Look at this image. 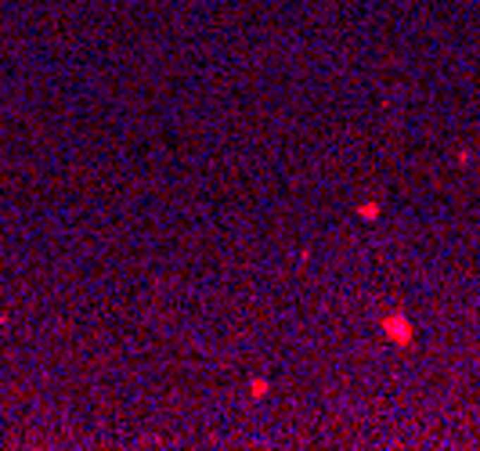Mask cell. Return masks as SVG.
<instances>
[{"instance_id": "cell-1", "label": "cell", "mask_w": 480, "mask_h": 451, "mask_svg": "<svg viewBox=\"0 0 480 451\" xmlns=\"http://www.w3.org/2000/svg\"><path fill=\"white\" fill-rule=\"evenodd\" d=\"M383 328H386V336L390 340H398V343H412V325H408V318H401V314H390L386 321H383Z\"/></svg>"}]
</instances>
